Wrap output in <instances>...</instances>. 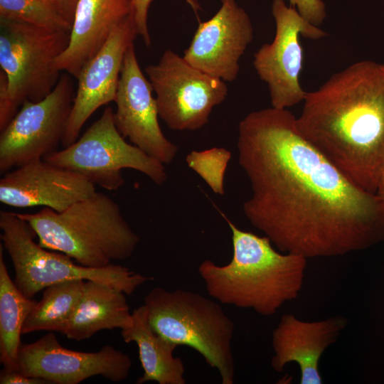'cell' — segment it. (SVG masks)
I'll return each instance as SVG.
<instances>
[{
  "mask_svg": "<svg viewBox=\"0 0 384 384\" xmlns=\"http://www.w3.org/2000/svg\"><path fill=\"white\" fill-rule=\"evenodd\" d=\"M237 148L252 189L244 214L279 250L307 259L337 257L384 240V203L309 144L287 109L247 114Z\"/></svg>",
  "mask_w": 384,
  "mask_h": 384,
  "instance_id": "obj_1",
  "label": "cell"
},
{
  "mask_svg": "<svg viewBox=\"0 0 384 384\" xmlns=\"http://www.w3.org/2000/svg\"><path fill=\"white\" fill-rule=\"evenodd\" d=\"M301 135L351 183L375 194L384 167V64L361 60L306 92Z\"/></svg>",
  "mask_w": 384,
  "mask_h": 384,
  "instance_id": "obj_2",
  "label": "cell"
},
{
  "mask_svg": "<svg viewBox=\"0 0 384 384\" xmlns=\"http://www.w3.org/2000/svg\"><path fill=\"white\" fill-rule=\"evenodd\" d=\"M232 233L233 257L218 265L203 261L198 272L208 294L224 304L250 309L267 316L274 314L302 290L307 258L275 250L267 236L238 228L221 211Z\"/></svg>",
  "mask_w": 384,
  "mask_h": 384,
  "instance_id": "obj_3",
  "label": "cell"
},
{
  "mask_svg": "<svg viewBox=\"0 0 384 384\" xmlns=\"http://www.w3.org/2000/svg\"><path fill=\"white\" fill-rule=\"evenodd\" d=\"M16 214L33 230L39 245L88 267H105L112 260L129 258L139 242L119 205L97 191L61 212L43 208Z\"/></svg>",
  "mask_w": 384,
  "mask_h": 384,
  "instance_id": "obj_4",
  "label": "cell"
},
{
  "mask_svg": "<svg viewBox=\"0 0 384 384\" xmlns=\"http://www.w3.org/2000/svg\"><path fill=\"white\" fill-rule=\"evenodd\" d=\"M153 330L176 345L199 353L218 370L223 384H233L235 325L220 304L194 292L156 287L144 297Z\"/></svg>",
  "mask_w": 384,
  "mask_h": 384,
  "instance_id": "obj_5",
  "label": "cell"
},
{
  "mask_svg": "<svg viewBox=\"0 0 384 384\" xmlns=\"http://www.w3.org/2000/svg\"><path fill=\"white\" fill-rule=\"evenodd\" d=\"M70 33L0 19V131L26 100L38 102L60 77L54 62Z\"/></svg>",
  "mask_w": 384,
  "mask_h": 384,
  "instance_id": "obj_6",
  "label": "cell"
},
{
  "mask_svg": "<svg viewBox=\"0 0 384 384\" xmlns=\"http://www.w3.org/2000/svg\"><path fill=\"white\" fill-rule=\"evenodd\" d=\"M1 239L15 271L14 282L28 298L46 287L70 279L92 280L109 284L124 292L134 293L152 277L111 264L101 268L75 263L67 255L49 251L34 241L36 235L29 224L16 213L1 210Z\"/></svg>",
  "mask_w": 384,
  "mask_h": 384,
  "instance_id": "obj_7",
  "label": "cell"
},
{
  "mask_svg": "<svg viewBox=\"0 0 384 384\" xmlns=\"http://www.w3.org/2000/svg\"><path fill=\"white\" fill-rule=\"evenodd\" d=\"M43 159L80 174L95 186L109 191L123 186L122 171L124 169L138 171L159 186L166 180L163 163L125 141L115 125L114 112L109 106L79 139Z\"/></svg>",
  "mask_w": 384,
  "mask_h": 384,
  "instance_id": "obj_8",
  "label": "cell"
},
{
  "mask_svg": "<svg viewBox=\"0 0 384 384\" xmlns=\"http://www.w3.org/2000/svg\"><path fill=\"white\" fill-rule=\"evenodd\" d=\"M159 117L173 130H197L209 122L213 109L228 92L226 82L166 50L156 64L145 68Z\"/></svg>",
  "mask_w": 384,
  "mask_h": 384,
  "instance_id": "obj_9",
  "label": "cell"
},
{
  "mask_svg": "<svg viewBox=\"0 0 384 384\" xmlns=\"http://www.w3.org/2000/svg\"><path fill=\"white\" fill-rule=\"evenodd\" d=\"M75 95L72 77L66 73L60 75L45 98L22 104L1 132V174L56 151L62 143Z\"/></svg>",
  "mask_w": 384,
  "mask_h": 384,
  "instance_id": "obj_10",
  "label": "cell"
},
{
  "mask_svg": "<svg viewBox=\"0 0 384 384\" xmlns=\"http://www.w3.org/2000/svg\"><path fill=\"white\" fill-rule=\"evenodd\" d=\"M272 14L275 22L274 39L255 53L253 65L267 85L272 107L287 109L303 102L306 94L299 80L304 60L299 37L318 40L327 33L284 0H273Z\"/></svg>",
  "mask_w": 384,
  "mask_h": 384,
  "instance_id": "obj_11",
  "label": "cell"
},
{
  "mask_svg": "<svg viewBox=\"0 0 384 384\" xmlns=\"http://www.w3.org/2000/svg\"><path fill=\"white\" fill-rule=\"evenodd\" d=\"M132 366L130 357L112 346L97 352H80L64 348L53 331L31 343H21L17 370L54 384H78L101 375L112 382L125 380Z\"/></svg>",
  "mask_w": 384,
  "mask_h": 384,
  "instance_id": "obj_12",
  "label": "cell"
},
{
  "mask_svg": "<svg viewBox=\"0 0 384 384\" xmlns=\"http://www.w3.org/2000/svg\"><path fill=\"white\" fill-rule=\"evenodd\" d=\"M153 88L139 65L134 43L127 48L122 63L114 102L115 125L120 134L145 153L164 164L176 157L178 146L160 127Z\"/></svg>",
  "mask_w": 384,
  "mask_h": 384,
  "instance_id": "obj_13",
  "label": "cell"
},
{
  "mask_svg": "<svg viewBox=\"0 0 384 384\" xmlns=\"http://www.w3.org/2000/svg\"><path fill=\"white\" fill-rule=\"evenodd\" d=\"M218 11L198 26L183 58L193 67L225 82H233L240 60L253 39V26L236 0H220Z\"/></svg>",
  "mask_w": 384,
  "mask_h": 384,
  "instance_id": "obj_14",
  "label": "cell"
},
{
  "mask_svg": "<svg viewBox=\"0 0 384 384\" xmlns=\"http://www.w3.org/2000/svg\"><path fill=\"white\" fill-rule=\"evenodd\" d=\"M137 35L131 14L82 69L61 143L63 147L78 139L82 127L99 107L114 101L125 53Z\"/></svg>",
  "mask_w": 384,
  "mask_h": 384,
  "instance_id": "obj_15",
  "label": "cell"
},
{
  "mask_svg": "<svg viewBox=\"0 0 384 384\" xmlns=\"http://www.w3.org/2000/svg\"><path fill=\"white\" fill-rule=\"evenodd\" d=\"M95 192V185L84 176L43 159L10 170L0 179L1 203L15 208L43 206L61 212Z\"/></svg>",
  "mask_w": 384,
  "mask_h": 384,
  "instance_id": "obj_16",
  "label": "cell"
},
{
  "mask_svg": "<svg viewBox=\"0 0 384 384\" xmlns=\"http://www.w3.org/2000/svg\"><path fill=\"white\" fill-rule=\"evenodd\" d=\"M347 325L348 319L341 316L304 321L291 314L283 315L272 331V368L282 372L287 363L295 362L299 366L301 384L322 383L321 356Z\"/></svg>",
  "mask_w": 384,
  "mask_h": 384,
  "instance_id": "obj_17",
  "label": "cell"
},
{
  "mask_svg": "<svg viewBox=\"0 0 384 384\" xmlns=\"http://www.w3.org/2000/svg\"><path fill=\"white\" fill-rule=\"evenodd\" d=\"M132 11V0H79L68 46L55 59V68L77 79L114 28Z\"/></svg>",
  "mask_w": 384,
  "mask_h": 384,
  "instance_id": "obj_18",
  "label": "cell"
},
{
  "mask_svg": "<svg viewBox=\"0 0 384 384\" xmlns=\"http://www.w3.org/2000/svg\"><path fill=\"white\" fill-rule=\"evenodd\" d=\"M126 295L109 284L85 280L80 301L61 334L80 341L102 330L129 326L132 316Z\"/></svg>",
  "mask_w": 384,
  "mask_h": 384,
  "instance_id": "obj_19",
  "label": "cell"
},
{
  "mask_svg": "<svg viewBox=\"0 0 384 384\" xmlns=\"http://www.w3.org/2000/svg\"><path fill=\"white\" fill-rule=\"evenodd\" d=\"M132 316V324L122 329L121 335L125 343L134 342L138 348L144 373L136 383L155 381L159 384H185L183 363L174 356L178 346L153 330L145 304L136 308Z\"/></svg>",
  "mask_w": 384,
  "mask_h": 384,
  "instance_id": "obj_20",
  "label": "cell"
},
{
  "mask_svg": "<svg viewBox=\"0 0 384 384\" xmlns=\"http://www.w3.org/2000/svg\"><path fill=\"white\" fill-rule=\"evenodd\" d=\"M0 244V361L4 368L17 369L21 335L28 315L36 301L26 297L11 279Z\"/></svg>",
  "mask_w": 384,
  "mask_h": 384,
  "instance_id": "obj_21",
  "label": "cell"
},
{
  "mask_svg": "<svg viewBox=\"0 0 384 384\" xmlns=\"http://www.w3.org/2000/svg\"><path fill=\"white\" fill-rule=\"evenodd\" d=\"M85 281L70 279L46 287L26 319L22 334L39 331L61 333L80 301Z\"/></svg>",
  "mask_w": 384,
  "mask_h": 384,
  "instance_id": "obj_22",
  "label": "cell"
},
{
  "mask_svg": "<svg viewBox=\"0 0 384 384\" xmlns=\"http://www.w3.org/2000/svg\"><path fill=\"white\" fill-rule=\"evenodd\" d=\"M0 19L70 33L72 28L50 0H0Z\"/></svg>",
  "mask_w": 384,
  "mask_h": 384,
  "instance_id": "obj_23",
  "label": "cell"
},
{
  "mask_svg": "<svg viewBox=\"0 0 384 384\" xmlns=\"http://www.w3.org/2000/svg\"><path fill=\"white\" fill-rule=\"evenodd\" d=\"M153 0H132V15L136 23L138 35H139L145 45L149 46L151 41L147 25V16L149 6ZM192 9L196 16L201 11V5L198 0H184Z\"/></svg>",
  "mask_w": 384,
  "mask_h": 384,
  "instance_id": "obj_24",
  "label": "cell"
},
{
  "mask_svg": "<svg viewBox=\"0 0 384 384\" xmlns=\"http://www.w3.org/2000/svg\"><path fill=\"white\" fill-rule=\"evenodd\" d=\"M292 6L306 21L319 26L324 21L326 12L322 0H289Z\"/></svg>",
  "mask_w": 384,
  "mask_h": 384,
  "instance_id": "obj_25",
  "label": "cell"
},
{
  "mask_svg": "<svg viewBox=\"0 0 384 384\" xmlns=\"http://www.w3.org/2000/svg\"><path fill=\"white\" fill-rule=\"evenodd\" d=\"M1 384H48L47 380L26 375L17 370L3 368L0 372Z\"/></svg>",
  "mask_w": 384,
  "mask_h": 384,
  "instance_id": "obj_26",
  "label": "cell"
},
{
  "mask_svg": "<svg viewBox=\"0 0 384 384\" xmlns=\"http://www.w3.org/2000/svg\"><path fill=\"white\" fill-rule=\"evenodd\" d=\"M51 1L63 18L72 25L79 0H51Z\"/></svg>",
  "mask_w": 384,
  "mask_h": 384,
  "instance_id": "obj_27",
  "label": "cell"
},
{
  "mask_svg": "<svg viewBox=\"0 0 384 384\" xmlns=\"http://www.w3.org/2000/svg\"><path fill=\"white\" fill-rule=\"evenodd\" d=\"M375 195L384 203V167L380 173Z\"/></svg>",
  "mask_w": 384,
  "mask_h": 384,
  "instance_id": "obj_28",
  "label": "cell"
},
{
  "mask_svg": "<svg viewBox=\"0 0 384 384\" xmlns=\"http://www.w3.org/2000/svg\"><path fill=\"white\" fill-rule=\"evenodd\" d=\"M51 1V0H50ZM52 2V1H51Z\"/></svg>",
  "mask_w": 384,
  "mask_h": 384,
  "instance_id": "obj_29",
  "label": "cell"
}]
</instances>
